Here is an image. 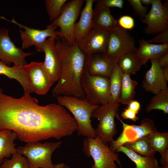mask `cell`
Here are the masks:
<instances>
[{"mask_svg": "<svg viewBox=\"0 0 168 168\" xmlns=\"http://www.w3.org/2000/svg\"><path fill=\"white\" fill-rule=\"evenodd\" d=\"M77 128L73 117L58 104L40 105L30 94L19 98L3 93L0 96V130L13 131L22 142L59 139L72 135Z\"/></svg>", "mask_w": 168, "mask_h": 168, "instance_id": "obj_1", "label": "cell"}, {"mask_svg": "<svg viewBox=\"0 0 168 168\" xmlns=\"http://www.w3.org/2000/svg\"><path fill=\"white\" fill-rule=\"evenodd\" d=\"M55 44L61 63V73L52 92L54 97L67 96L84 97L81 85L85 54L75 41L69 44L64 38L57 36Z\"/></svg>", "mask_w": 168, "mask_h": 168, "instance_id": "obj_2", "label": "cell"}, {"mask_svg": "<svg viewBox=\"0 0 168 168\" xmlns=\"http://www.w3.org/2000/svg\"><path fill=\"white\" fill-rule=\"evenodd\" d=\"M56 98L58 104L67 109L73 115L77 125L78 135L95 138V129L91 125V118L93 111L99 105L91 104L84 99L74 96H59Z\"/></svg>", "mask_w": 168, "mask_h": 168, "instance_id": "obj_3", "label": "cell"}, {"mask_svg": "<svg viewBox=\"0 0 168 168\" xmlns=\"http://www.w3.org/2000/svg\"><path fill=\"white\" fill-rule=\"evenodd\" d=\"M62 141L30 142L16 148V152L27 159L29 167L54 168L52 161L53 153L61 146Z\"/></svg>", "mask_w": 168, "mask_h": 168, "instance_id": "obj_4", "label": "cell"}, {"mask_svg": "<svg viewBox=\"0 0 168 168\" xmlns=\"http://www.w3.org/2000/svg\"><path fill=\"white\" fill-rule=\"evenodd\" d=\"M83 150L87 157H91L94 164L91 168H118L115 162L121 166L118 155L112 152L97 137L86 138L83 142Z\"/></svg>", "mask_w": 168, "mask_h": 168, "instance_id": "obj_5", "label": "cell"}, {"mask_svg": "<svg viewBox=\"0 0 168 168\" xmlns=\"http://www.w3.org/2000/svg\"><path fill=\"white\" fill-rule=\"evenodd\" d=\"M81 83L84 94V99L87 102L97 105L108 104L110 99L109 77L91 75L84 70Z\"/></svg>", "mask_w": 168, "mask_h": 168, "instance_id": "obj_6", "label": "cell"}, {"mask_svg": "<svg viewBox=\"0 0 168 168\" xmlns=\"http://www.w3.org/2000/svg\"><path fill=\"white\" fill-rule=\"evenodd\" d=\"M119 106V103L99 105L92 113L91 118L99 122L95 129L96 136L105 144L112 141L117 133L115 118L118 114Z\"/></svg>", "mask_w": 168, "mask_h": 168, "instance_id": "obj_7", "label": "cell"}, {"mask_svg": "<svg viewBox=\"0 0 168 168\" xmlns=\"http://www.w3.org/2000/svg\"><path fill=\"white\" fill-rule=\"evenodd\" d=\"M83 0H71L63 6L59 17L50 25L60 29L57 36L64 38L70 44L75 42L74 35L75 22L80 13Z\"/></svg>", "mask_w": 168, "mask_h": 168, "instance_id": "obj_8", "label": "cell"}, {"mask_svg": "<svg viewBox=\"0 0 168 168\" xmlns=\"http://www.w3.org/2000/svg\"><path fill=\"white\" fill-rule=\"evenodd\" d=\"M135 40L127 30L118 26L110 31L105 56L115 64L128 52L135 51Z\"/></svg>", "mask_w": 168, "mask_h": 168, "instance_id": "obj_9", "label": "cell"}, {"mask_svg": "<svg viewBox=\"0 0 168 168\" xmlns=\"http://www.w3.org/2000/svg\"><path fill=\"white\" fill-rule=\"evenodd\" d=\"M116 117L122 124L123 129L115 140L113 139L109 142V148L114 152L125 143L133 142L143 136L157 131L154 121L149 118L143 119L141 121L140 125H136L124 123L119 118L118 114Z\"/></svg>", "mask_w": 168, "mask_h": 168, "instance_id": "obj_10", "label": "cell"}, {"mask_svg": "<svg viewBox=\"0 0 168 168\" xmlns=\"http://www.w3.org/2000/svg\"><path fill=\"white\" fill-rule=\"evenodd\" d=\"M0 18L12 22L18 26L20 28V32L22 40V49H25L34 45L38 52H43L44 42L48 37L57 36V27L50 25L43 30L31 28L16 22L13 18L8 20L3 16Z\"/></svg>", "mask_w": 168, "mask_h": 168, "instance_id": "obj_11", "label": "cell"}, {"mask_svg": "<svg viewBox=\"0 0 168 168\" xmlns=\"http://www.w3.org/2000/svg\"><path fill=\"white\" fill-rule=\"evenodd\" d=\"M9 31L5 28L0 29V60L9 66L12 63L23 66L27 64L26 58L33 53H25L22 48L17 47L9 37Z\"/></svg>", "mask_w": 168, "mask_h": 168, "instance_id": "obj_12", "label": "cell"}, {"mask_svg": "<svg viewBox=\"0 0 168 168\" xmlns=\"http://www.w3.org/2000/svg\"><path fill=\"white\" fill-rule=\"evenodd\" d=\"M150 10L141 21L147 25L144 29L147 34L154 35L168 29V9L160 0H153Z\"/></svg>", "mask_w": 168, "mask_h": 168, "instance_id": "obj_13", "label": "cell"}, {"mask_svg": "<svg viewBox=\"0 0 168 168\" xmlns=\"http://www.w3.org/2000/svg\"><path fill=\"white\" fill-rule=\"evenodd\" d=\"M110 31L92 27L81 40L77 42L81 52L85 55L105 53L108 42Z\"/></svg>", "mask_w": 168, "mask_h": 168, "instance_id": "obj_14", "label": "cell"}, {"mask_svg": "<svg viewBox=\"0 0 168 168\" xmlns=\"http://www.w3.org/2000/svg\"><path fill=\"white\" fill-rule=\"evenodd\" d=\"M24 67L28 76L32 92L39 95H46L54 83L45 70L43 62H31Z\"/></svg>", "mask_w": 168, "mask_h": 168, "instance_id": "obj_15", "label": "cell"}, {"mask_svg": "<svg viewBox=\"0 0 168 168\" xmlns=\"http://www.w3.org/2000/svg\"><path fill=\"white\" fill-rule=\"evenodd\" d=\"M56 37L54 36L46 40L43 46L45 58L43 66L54 83L58 81L61 70V61L55 44Z\"/></svg>", "mask_w": 168, "mask_h": 168, "instance_id": "obj_16", "label": "cell"}, {"mask_svg": "<svg viewBox=\"0 0 168 168\" xmlns=\"http://www.w3.org/2000/svg\"><path fill=\"white\" fill-rule=\"evenodd\" d=\"M116 65L104 53L91 54L85 55L84 70L91 75L109 78Z\"/></svg>", "mask_w": 168, "mask_h": 168, "instance_id": "obj_17", "label": "cell"}, {"mask_svg": "<svg viewBox=\"0 0 168 168\" xmlns=\"http://www.w3.org/2000/svg\"><path fill=\"white\" fill-rule=\"evenodd\" d=\"M151 65L145 73L142 86L145 91L155 94L159 91L168 88L163 68L159 65L157 60L150 59Z\"/></svg>", "mask_w": 168, "mask_h": 168, "instance_id": "obj_18", "label": "cell"}, {"mask_svg": "<svg viewBox=\"0 0 168 168\" xmlns=\"http://www.w3.org/2000/svg\"><path fill=\"white\" fill-rule=\"evenodd\" d=\"M139 43L135 54L142 65L145 64L149 59L157 60L168 52V44H152L143 39L139 40Z\"/></svg>", "mask_w": 168, "mask_h": 168, "instance_id": "obj_19", "label": "cell"}, {"mask_svg": "<svg viewBox=\"0 0 168 168\" xmlns=\"http://www.w3.org/2000/svg\"><path fill=\"white\" fill-rule=\"evenodd\" d=\"M97 2L93 9L92 27L102 28L109 31L118 26L117 20L110 13V8L105 6L100 1Z\"/></svg>", "mask_w": 168, "mask_h": 168, "instance_id": "obj_20", "label": "cell"}, {"mask_svg": "<svg viewBox=\"0 0 168 168\" xmlns=\"http://www.w3.org/2000/svg\"><path fill=\"white\" fill-rule=\"evenodd\" d=\"M95 0H86L84 7L82 10L80 19L75 23L74 27V35L75 41L81 40L92 28L93 5Z\"/></svg>", "mask_w": 168, "mask_h": 168, "instance_id": "obj_21", "label": "cell"}, {"mask_svg": "<svg viewBox=\"0 0 168 168\" xmlns=\"http://www.w3.org/2000/svg\"><path fill=\"white\" fill-rule=\"evenodd\" d=\"M0 75H4L10 79L18 81L23 88L24 95L32 93L30 82L24 66L14 65L11 67L0 60Z\"/></svg>", "mask_w": 168, "mask_h": 168, "instance_id": "obj_22", "label": "cell"}, {"mask_svg": "<svg viewBox=\"0 0 168 168\" xmlns=\"http://www.w3.org/2000/svg\"><path fill=\"white\" fill-rule=\"evenodd\" d=\"M17 138L15 133L9 129L0 130V165L5 158L16 152L14 141Z\"/></svg>", "mask_w": 168, "mask_h": 168, "instance_id": "obj_23", "label": "cell"}, {"mask_svg": "<svg viewBox=\"0 0 168 168\" xmlns=\"http://www.w3.org/2000/svg\"><path fill=\"white\" fill-rule=\"evenodd\" d=\"M121 152L136 165V168H159L157 159L155 157H149L141 155L124 146L120 147L116 152Z\"/></svg>", "mask_w": 168, "mask_h": 168, "instance_id": "obj_24", "label": "cell"}, {"mask_svg": "<svg viewBox=\"0 0 168 168\" xmlns=\"http://www.w3.org/2000/svg\"><path fill=\"white\" fill-rule=\"evenodd\" d=\"M123 73L117 64L114 67L109 77L110 99L108 104L119 103Z\"/></svg>", "mask_w": 168, "mask_h": 168, "instance_id": "obj_25", "label": "cell"}, {"mask_svg": "<svg viewBox=\"0 0 168 168\" xmlns=\"http://www.w3.org/2000/svg\"><path fill=\"white\" fill-rule=\"evenodd\" d=\"M138 83L130 77V75L123 73L119 103L128 105L134 98L135 89Z\"/></svg>", "mask_w": 168, "mask_h": 168, "instance_id": "obj_26", "label": "cell"}, {"mask_svg": "<svg viewBox=\"0 0 168 168\" xmlns=\"http://www.w3.org/2000/svg\"><path fill=\"white\" fill-rule=\"evenodd\" d=\"M135 52H128L119 61L118 64L123 73L130 75L140 70L142 65L137 57Z\"/></svg>", "mask_w": 168, "mask_h": 168, "instance_id": "obj_27", "label": "cell"}, {"mask_svg": "<svg viewBox=\"0 0 168 168\" xmlns=\"http://www.w3.org/2000/svg\"><path fill=\"white\" fill-rule=\"evenodd\" d=\"M122 146L144 156H154L156 152L151 146L148 135L143 136L133 142L125 143Z\"/></svg>", "mask_w": 168, "mask_h": 168, "instance_id": "obj_28", "label": "cell"}, {"mask_svg": "<svg viewBox=\"0 0 168 168\" xmlns=\"http://www.w3.org/2000/svg\"><path fill=\"white\" fill-rule=\"evenodd\" d=\"M150 100L146 108V111L149 112L154 110L162 111L168 113V88L162 90L155 94Z\"/></svg>", "mask_w": 168, "mask_h": 168, "instance_id": "obj_29", "label": "cell"}, {"mask_svg": "<svg viewBox=\"0 0 168 168\" xmlns=\"http://www.w3.org/2000/svg\"><path fill=\"white\" fill-rule=\"evenodd\" d=\"M151 147L161 155L168 150V133H160L157 131L148 135Z\"/></svg>", "mask_w": 168, "mask_h": 168, "instance_id": "obj_30", "label": "cell"}, {"mask_svg": "<svg viewBox=\"0 0 168 168\" xmlns=\"http://www.w3.org/2000/svg\"><path fill=\"white\" fill-rule=\"evenodd\" d=\"M67 0H46L45 4L50 22H52L59 16Z\"/></svg>", "mask_w": 168, "mask_h": 168, "instance_id": "obj_31", "label": "cell"}, {"mask_svg": "<svg viewBox=\"0 0 168 168\" xmlns=\"http://www.w3.org/2000/svg\"><path fill=\"white\" fill-rule=\"evenodd\" d=\"M27 158L17 152L12 155V158L8 159L5 158L0 165V168H29Z\"/></svg>", "mask_w": 168, "mask_h": 168, "instance_id": "obj_32", "label": "cell"}, {"mask_svg": "<svg viewBox=\"0 0 168 168\" xmlns=\"http://www.w3.org/2000/svg\"><path fill=\"white\" fill-rule=\"evenodd\" d=\"M118 25L126 30H132L135 26L134 18L130 16L123 15L117 20Z\"/></svg>", "mask_w": 168, "mask_h": 168, "instance_id": "obj_33", "label": "cell"}, {"mask_svg": "<svg viewBox=\"0 0 168 168\" xmlns=\"http://www.w3.org/2000/svg\"><path fill=\"white\" fill-rule=\"evenodd\" d=\"M132 7L135 13L140 16L141 19L144 18L147 13L148 7L144 6L140 0H128Z\"/></svg>", "mask_w": 168, "mask_h": 168, "instance_id": "obj_34", "label": "cell"}, {"mask_svg": "<svg viewBox=\"0 0 168 168\" xmlns=\"http://www.w3.org/2000/svg\"><path fill=\"white\" fill-rule=\"evenodd\" d=\"M147 41L154 44H168V29L157 33L153 38Z\"/></svg>", "mask_w": 168, "mask_h": 168, "instance_id": "obj_35", "label": "cell"}, {"mask_svg": "<svg viewBox=\"0 0 168 168\" xmlns=\"http://www.w3.org/2000/svg\"><path fill=\"white\" fill-rule=\"evenodd\" d=\"M138 113L127 107L124 108L120 115L124 119L131 120L136 122L139 119L137 115Z\"/></svg>", "mask_w": 168, "mask_h": 168, "instance_id": "obj_36", "label": "cell"}, {"mask_svg": "<svg viewBox=\"0 0 168 168\" xmlns=\"http://www.w3.org/2000/svg\"><path fill=\"white\" fill-rule=\"evenodd\" d=\"M101 2L106 7H116L122 8L123 7L124 2L123 0H100Z\"/></svg>", "mask_w": 168, "mask_h": 168, "instance_id": "obj_37", "label": "cell"}, {"mask_svg": "<svg viewBox=\"0 0 168 168\" xmlns=\"http://www.w3.org/2000/svg\"><path fill=\"white\" fill-rule=\"evenodd\" d=\"M157 62L162 68L168 66V52L157 60Z\"/></svg>", "mask_w": 168, "mask_h": 168, "instance_id": "obj_38", "label": "cell"}, {"mask_svg": "<svg viewBox=\"0 0 168 168\" xmlns=\"http://www.w3.org/2000/svg\"><path fill=\"white\" fill-rule=\"evenodd\" d=\"M127 108L138 113L140 108V104L138 101L133 100L128 104Z\"/></svg>", "mask_w": 168, "mask_h": 168, "instance_id": "obj_39", "label": "cell"}, {"mask_svg": "<svg viewBox=\"0 0 168 168\" xmlns=\"http://www.w3.org/2000/svg\"><path fill=\"white\" fill-rule=\"evenodd\" d=\"M161 155L160 160L161 164L162 166L168 165V150Z\"/></svg>", "mask_w": 168, "mask_h": 168, "instance_id": "obj_40", "label": "cell"}, {"mask_svg": "<svg viewBox=\"0 0 168 168\" xmlns=\"http://www.w3.org/2000/svg\"><path fill=\"white\" fill-rule=\"evenodd\" d=\"M54 168H70V167L65 164L62 162L58 164H54Z\"/></svg>", "mask_w": 168, "mask_h": 168, "instance_id": "obj_41", "label": "cell"}, {"mask_svg": "<svg viewBox=\"0 0 168 168\" xmlns=\"http://www.w3.org/2000/svg\"><path fill=\"white\" fill-rule=\"evenodd\" d=\"M163 75L165 80L167 82L168 80V66L163 68Z\"/></svg>", "mask_w": 168, "mask_h": 168, "instance_id": "obj_42", "label": "cell"}, {"mask_svg": "<svg viewBox=\"0 0 168 168\" xmlns=\"http://www.w3.org/2000/svg\"><path fill=\"white\" fill-rule=\"evenodd\" d=\"M142 4L146 5H148L151 4L153 1V0H140Z\"/></svg>", "mask_w": 168, "mask_h": 168, "instance_id": "obj_43", "label": "cell"}, {"mask_svg": "<svg viewBox=\"0 0 168 168\" xmlns=\"http://www.w3.org/2000/svg\"><path fill=\"white\" fill-rule=\"evenodd\" d=\"M3 93V90L1 87L0 86V96Z\"/></svg>", "mask_w": 168, "mask_h": 168, "instance_id": "obj_44", "label": "cell"}, {"mask_svg": "<svg viewBox=\"0 0 168 168\" xmlns=\"http://www.w3.org/2000/svg\"><path fill=\"white\" fill-rule=\"evenodd\" d=\"M159 168H168V165L163 166L162 167H159Z\"/></svg>", "mask_w": 168, "mask_h": 168, "instance_id": "obj_45", "label": "cell"}, {"mask_svg": "<svg viewBox=\"0 0 168 168\" xmlns=\"http://www.w3.org/2000/svg\"><path fill=\"white\" fill-rule=\"evenodd\" d=\"M29 168H39L37 167H30Z\"/></svg>", "mask_w": 168, "mask_h": 168, "instance_id": "obj_46", "label": "cell"}, {"mask_svg": "<svg viewBox=\"0 0 168 168\" xmlns=\"http://www.w3.org/2000/svg\"><path fill=\"white\" fill-rule=\"evenodd\" d=\"M120 167H121V168H122V166H121Z\"/></svg>", "mask_w": 168, "mask_h": 168, "instance_id": "obj_47", "label": "cell"}]
</instances>
